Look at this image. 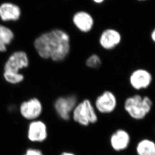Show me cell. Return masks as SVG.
Masks as SVG:
<instances>
[{
	"label": "cell",
	"instance_id": "obj_1",
	"mask_svg": "<svg viewBox=\"0 0 155 155\" xmlns=\"http://www.w3.org/2000/svg\"><path fill=\"white\" fill-rule=\"evenodd\" d=\"M33 45L39 57L55 62L64 61L71 49L70 35L61 29H54L42 33L35 39Z\"/></svg>",
	"mask_w": 155,
	"mask_h": 155
},
{
	"label": "cell",
	"instance_id": "obj_2",
	"mask_svg": "<svg viewBox=\"0 0 155 155\" xmlns=\"http://www.w3.org/2000/svg\"><path fill=\"white\" fill-rule=\"evenodd\" d=\"M29 64V58L25 51H19L13 52L5 64V79L12 84L20 83L24 80V76L20 71L28 67Z\"/></svg>",
	"mask_w": 155,
	"mask_h": 155
},
{
	"label": "cell",
	"instance_id": "obj_3",
	"mask_svg": "<svg viewBox=\"0 0 155 155\" xmlns=\"http://www.w3.org/2000/svg\"><path fill=\"white\" fill-rule=\"evenodd\" d=\"M153 101L147 96L135 94L127 97L124 102V108L129 116L136 120L145 119L151 112Z\"/></svg>",
	"mask_w": 155,
	"mask_h": 155
},
{
	"label": "cell",
	"instance_id": "obj_4",
	"mask_svg": "<svg viewBox=\"0 0 155 155\" xmlns=\"http://www.w3.org/2000/svg\"><path fill=\"white\" fill-rule=\"evenodd\" d=\"M74 120L80 125L87 127L98 121L97 111L89 100L85 99L77 103L72 114Z\"/></svg>",
	"mask_w": 155,
	"mask_h": 155
},
{
	"label": "cell",
	"instance_id": "obj_5",
	"mask_svg": "<svg viewBox=\"0 0 155 155\" xmlns=\"http://www.w3.org/2000/svg\"><path fill=\"white\" fill-rule=\"evenodd\" d=\"M77 104V98L76 96L72 95L62 96L55 100L54 103V108L61 119L68 120Z\"/></svg>",
	"mask_w": 155,
	"mask_h": 155
},
{
	"label": "cell",
	"instance_id": "obj_6",
	"mask_svg": "<svg viewBox=\"0 0 155 155\" xmlns=\"http://www.w3.org/2000/svg\"><path fill=\"white\" fill-rule=\"evenodd\" d=\"M117 99L114 93L110 91H105L96 99L94 107L100 114H111L117 106Z\"/></svg>",
	"mask_w": 155,
	"mask_h": 155
},
{
	"label": "cell",
	"instance_id": "obj_7",
	"mask_svg": "<svg viewBox=\"0 0 155 155\" xmlns=\"http://www.w3.org/2000/svg\"><path fill=\"white\" fill-rule=\"evenodd\" d=\"M153 82V76L148 70L139 68L131 72L129 77L130 86L134 89L140 91L149 88Z\"/></svg>",
	"mask_w": 155,
	"mask_h": 155
},
{
	"label": "cell",
	"instance_id": "obj_8",
	"mask_svg": "<svg viewBox=\"0 0 155 155\" xmlns=\"http://www.w3.org/2000/svg\"><path fill=\"white\" fill-rule=\"evenodd\" d=\"M19 110L23 117L31 121L38 119L41 115L43 106L38 99L32 98L21 103Z\"/></svg>",
	"mask_w": 155,
	"mask_h": 155
},
{
	"label": "cell",
	"instance_id": "obj_9",
	"mask_svg": "<svg viewBox=\"0 0 155 155\" xmlns=\"http://www.w3.org/2000/svg\"><path fill=\"white\" fill-rule=\"evenodd\" d=\"M48 136L46 124L40 120L31 121L27 130V137L30 142L42 143L46 140Z\"/></svg>",
	"mask_w": 155,
	"mask_h": 155
},
{
	"label": "cell",
	"instance_id": "obj_10",
	"mask_svg": "<svg viewBox=\"0 0 155 155\" xmlns=\"http://www.w3.org/2000/svg\"><path fill=\"white\" fill-rule=\"evenodd\" d=\"M74 25L83 33L89 32L94 26V19L91 14L84 11L76 13L72 18Z\"/></svg>",
	"mask_w": 155,
	"mask_h": 155
},
{
	"label": "cell",
	"instance_id": "obj_11",
	"mask_svg": "<svg viewBox=\"0 0 155 155\" xmlns=\"http://www.w3.org/2000/svg\"><path fill=\"white\" fill-rule=\"evenodd\" d=\"M121 36L119 32L114 29H107L100 35L99 42L100 46L105 50H111L119 45Z\"/></svg>",
	"mask_w": 155,
	"mask_h": 155
},
{
	"label": "cell",
	"instance_id": "obj_12",
	"mask_svg": "<svg viewBox=\"0 0 155 155\" xmlns=\"http://www.w3.org/2000/svg\"><path fill=\"white\" fill-rule=\"evenodd\" d=\"M130 136L126 130L120 128L116 130L110 137V142L112 148L115 151H122L130 145Z\"/></svg>",
	"mask_w": 155,
	"mask_h": 155
},
{
	"label": "cell",
	"instance_id": "obj_13",
	"mask_svg": "<svg viewBox=\"0 0 155 155\" xmlns=\"http://www.w3.org/2000/svg\"><path fill=\"white\" fill-rule=\"evenodd\" d=\"M22 15L19 6L12 3H4L0 6V17L3 21H17Z\"/></svg>",
	"mask_w": 155,
	"mask_h": 155
},
{
	"label": "cell",
	"instance_id": "obj_14",
	"mask_svg": "<svg viewBox=\"0 0 155 155\" xmlns=\"http://www.w3.org/2000/svg\"><path fill=\"white\" fill-rule=\"evenodd\" d=\"M14 34L11 29L0 25V52L7 51V46L12 42Z\"/></svg>",
	"mask_w": 155,
	"mask_h": 155
},
{
	"label": "cell",
	"instance_id": "obj_15",
	"mask_svg": "<svg viewBox=\"0 0 155 155\" xmlns=\"http://www.w3.org/2000/svg\"><path fill=\"white\" fill-rule=\"evenodd\" d=\"M137 152L138 155H155V143L149 139H145L137 143Z\"/></svg>",
	"mask_w": 155,
	"mask_h": 155
},
{
	"label": "cell",
	"instance_id": "obj_16",
	"mask_svg": "<svg viewBox=\"0 0 155 155\" xmlns=\"http://www.w3.org/2000/svg\"><path fill=\"white\" fill-rule=\"evenodd\" d=\"M101 59L97 54H91L86 61V66L91 69H98L101 66Z\"/></svg>",
	"mask_w": 155,
	"mask_h": 155
},
{
	"label": "cell",
	"instance_id": "obj_17",
	"mask_svg": "<svg viewBox=\"0 0 155 155\" xmlns=\"http://www.w3.org/2000/svg\"><path fill=\"white\" fill-rule=\"evenodd\" d=\"M23 155H44L40 150L35 148H29Z\"/></svg>",
	"mask_w": 155,
	"mask_h": 155
},
{
	"label": "cell",
	"instance_id": "obj_18",
	"mask_svg": "<svg viewBox=\"0 0 155 155\" xmlns=\"http://www.w3.org/2000/svg\"><path fill=\"white\" fill-rule=\"evenodd\" d=\"M60 155H76L73 153L70 152H64L61 154Z\"/></svg>",
	"mask_w": 155,
	"mask_h": 155
},
{
	"label": "cell",
	"instance_id": "obj_19",
	"mask_svg": "<svg viewBox=\"0 0 155 155\" xmlns=\"http://www.w3.org/2000/svg\"><path fill=\"white\" fill-rule=\"evenodd\" d=\"M105 0H92V1L95 4H100L103 3V2Z\"/></svg>",
	"mask_w": 155,
	"mask_h": 155
},
{
	"label": "cell",
	"instance_id": "obj_20",
	"mask_svg": "<svg viewBox=\"0 0 155 155\" xmlns=\"http://www.w3.org/2000/svg\"><path fill=\"white\" fill-rule=\"evenodd\" d=\"M151 38L153 40V41L155 42V29L153 31L152 33L151 34Z\"/></svg>",
	"mask_w": 155,
	"mask_h": 155
},
{
	"label": "cell",
	"instance_id": "obj_21",
	"mask_svg": "<svg viewBox=\"0 0 155 155\" xmlns=\"http://www.w3.org/2000/svg\"><path fill=\"white\" fill-rule=\"evenodd\" d=\"M139 1H145V0H139Z\"/></svg>",
	"mask_w": 155,
	"mask_h": 155
}]
</instances>
